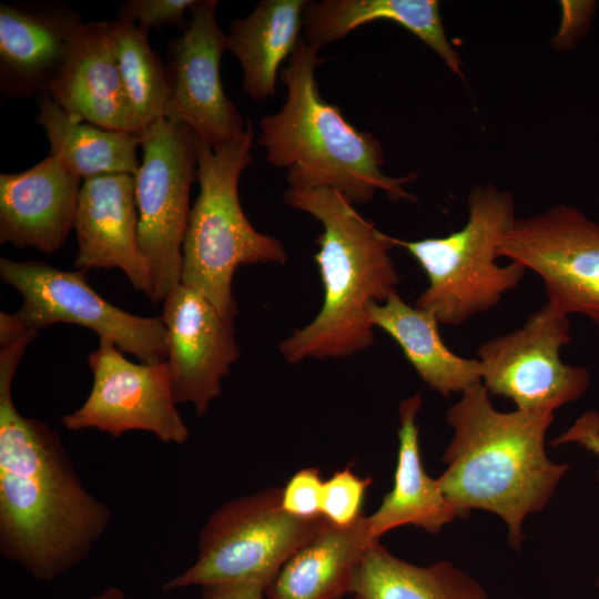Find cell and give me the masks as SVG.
I'll list each match as a JSON object with an SVG mask.
<instances>
[{
  "instance_id": "obj_25",
  "label": "cell",
  "mask_w": 599,
  "mask_h": 599,
  "mask_svg": "<svg viewBox=\"0 0 599 599\" xmlns=\"http://www.w3.org/2000/svg\"><path fill=\"white\" fill-rule=\"evenodd\" d=\"M352 592L359 599H487L483 588L449 561L415 566L379 542L359 564Z\"/></svg>"
},
{
  "instance_id": "obj_33",
  "label": "cell",
  "mask_w": 599,
  "mask_h": 599,
  "mask_svg": "<svg viewBox=\"0 0 599 599\" xmlns=\"http://www.w3.org/2000/svg\"><path fill=\"white\" fill-rule=\"evenodd\" d=\"M89 599H128L124 591L119 587L110 586Z\"/></svg>"
},
{
  "instance_id": "obj_17",
  "label": "cell",
  "mask_w": 599,
  "mask_h": 599,
  "mask_svg": "<svg viewBox=\"0 0 599 599\" xmlns=\"http://www.w3.org/2000/svg\"><path fill=\"white\" fill-rule=\"evenodd\" d=\"M81 177L49 154L33 167L0 174V243L47 254L73 229Z\"/></svg>"
},
{
  "instance_id": "obj_6",
  "label": "cell",
  "mask_w": 599,
  "mask_h": 599,
  "mask_svg": "<svg viewBox=\"0 0 599 599\" xmlns=\"http://www.w3.org/2000/svg\"><path fill=\"white\" fill-rule=\"evenodd\" d=\"M517 217L512 194L494 185H476L468 195V220L443 237L403 241L392 236L425 272L428 285L415 305L439 324L458 326L496 306L518 286L526 268L497 263L498 246Z\"/></svg>"
},
{
  "instance_id": "obj_31",
  "label": "cell",
  "mask_w": 599,
  "mask_h": 599,
  "mask_svg": "<svg viewBox=\"0 0 599 599\" xmlns=\"http://www.w3.org/2000/svg\"><path fill=\"white\" fill-rule=\"evenodd\" d=\"M567 441H578L599 457V414L593 410L585 413L554 444L558 445Z\"/></svg>"
},
{
  "instance_id": "obj_1",
  "label": "cell",
  "mask_w": 599,
  "mask_h": 599,
  "mask_svg": "<svg viewBox=\"0 0 599 599\" xmlns=\"http://www.w3.org/2000/svg\"><path fill=\"white\" fill-rule=\"evenodd\" d=\"M37 336L0 349V552L48 582L91 554L112 512L83 486L60 435L14 405L13 377Z\"/></svg>"
},
{
  "instance_id": "obj_4",
  "label": "cell",
  "mask_w": 599,
  "mask_h": 599,
  "mask_svg": "<svg viewBox=\"0 0 599 599\" xmlns=\"http://www.w3.org/2000/svg\"><path fill=\"white\" fill-rule=\"evenodd\" d=\"M317 52L302 38L280 71L285 102L258 122L257 142L267 162L286 169L292 189L328 187L352 204L368 203L378 191L393 201H415L404 187L415 173L384 174L379 140L351 124L337 105L321 95L315 71L324 59Z\"/></svg>"
},
{
  "instance_id": "obj_7",
  "label": "cell",
  "mask_w": 599,
  "mask_h": 599,
  "mask_svg": "<svg viewBox=\"0 0 599 599\" xmlns=\"http://www.w3.org/2000/svg\"><path fill=\"white\" fill-rule=\"evenodd\" d=\"M281 496L282 488H267L217 508L200 531L195 561L163 583V589L273 580L287 559L327 521L324 516L291 515L283 509Z\"/></svg>"
},
{
  "instance_id": "obj_24",
  "label": "cell",
  "mask_w": 599,
  "mask_h": 599,
  "mask_svg": "<svg viewBox=\"0 0 599 599\" xmlns=\"http://www.w3.org/2000/svg\"><path fill=\"white\" fill-rule=\"evenodd\" d=\"M38 108L35 122L45 131L49 154L74 175L85 180L103 174L134 176L138 173L140 135L77 121L48 94L38 95Z\"/></svg>"
},
{
  "instance_id": "obj_11",
  "label": "cell",
  "mask_w": 599,
  "mask_h": 599,
  "mask_svg": "<svg viewBox=\"0 0 599 599\" xmlns=\"http://www.w3.org/2000/svg\"><path fill=\"white\" fill-rule=\"evenodd\" d=\"M498 254L535 272L557 308L599 325V223L580 210L559 204L517 219Z\"/></svg>"
},
{
  "instance_id": "obj_35",
  "label": "cell",
  "mask_w": 599,
  "mask_h": 599,
  "mask_svg": "<svg viewBox=\"0 0 599 599\" xmlns=\"http://www.w3.org/2000/svg\"><path fill=\"white\" fill-rule=\"evenodd\" d=\"M356 599H359V598L356 597Z\"/></svg>"
},
{
  "instance_id": "obj_22",
  "label": "cell",
  "mask_w": 599,
  "mask_h": 599,
  "mask_svg": "<svg viewBox=\"0 0 599 599\" xmlns=\"http://www.w3.org/2000/svg\"><path fill=\"white\" fill-rule=\"evenodd\" d=\"M368 314L374 327L386 332L402 348L420 378L445 397L481 383L477 358L451 352L440 337L438 319L424 308L404 302L396 292L373 303Z\"/></svg>"
},
{
  "instance_id": "obj_2",
  "label": "cell",
  "mask_w": 599,
  "mask_h": 599,
  "mask_svg": "<svg viewBox=\"0 0 599 599\" xmlns=\"http://www.w3.org/2000/svg\"><path fill=\"white\" fill-rule=\"evenodd\" d=\"M446 419L454 435L443 456L448 467L437 478L446 499L460 517L473 509L498 515L519 549L525 517L547 505L568 470L546 455L554 414L499 412L479 383L448 408Z\"/></svg>"
},
{
  "instance_id": "obj_21",
  "label": "cell",
  "mask_w": 599,
  "mask_h": 599,
  "mask_svg": "<svg viewBox=\"0 0 599 599\" xmlns=\"http://www.w3.org/2000/svg\"><path fill=\"white\" fill-rule=\"evenodd\" d=\"M422 399L418 394L399 404L398 456L393 489L378 509L368 516L375 541L387 531L404 525L437 534L459 517L446 499L437 478L429 477L422 464L416 415Z\"/></svg>"
},
{
  "instance_id": "obj_5",
  "label": "cell",
  "mask_w": 599,
  "mask_h": 599,
  "mask_svg": "<svg viewBox=\"0 0 599 599\" xmlns=\"http://www.w3.org/2000/svg\"><path fill=\"white\" fill-rule=\"evenodd\" d=\"M254 138L250 120L243 136L222 146L213 149L199 138L200 192L191 207L182 247L181 283L201 292L231 321L237 314L232 293L236 268L286 262L282 242L256 231L240 203L238 180L253 161Z\"/></svg>"
},
{
  "instance_id": "obj_19",
  "label": "cell",
  "mask_w": 599,
  "mask_h": 599,
  "mask_svg": "<svg viewBox=\"0 0 599 599\" xmlns=\"http://www.w3.org/2000/svg\"><path fill=\"white\" fill-rule=\"evenodd\" d=\"M368 516L348 526L328 520L282 566L266 588L267 599H342L353 591L356 570L377 544Z\"/></svg>"
},
{
  "instance_id": "obj_8",
  "label": "cell",
  "mask_w": 599,
  "mask_h": 599,
  "mask_svg": "<svg viewBox=\"0 0 599 599\" xmlns=\"http://www.w3.org/2000/svg\"><path fill=\"white\" fill-rule=\"evenodd\" d=\"M140 136L143 154L134 175L138 242L150 272L145 295L159 303L181 283L190 191L197 179L199 136L189 125L164 118Z\"/></svg>"
},
{
  "instance_id": "obj_34",
  "label": "cell",
  "mask_w": 599,
  "mask_h": 599,
  "mask_svg": "<svg viewBox=\"0 0 599 599\" xmlns=\"http://www.w3.org/2000/svg\"><path fill=\"white\" fill-rule=\"evenodd\" d=\"M597 585L599 586V577H598V581H597Z\"/></svg>"
},
{
  "instance_id": "obj_14",
  "label": "cell",
  "mask_w": 599,
  "mask_h": 599,
  "mask_svg": "<svg viewBox=\"0 0 599 599\" xmlns=\"http://www.w3.org/2000/svg\"><path fill=\"white\" fill-rule=\"evenodd\" d=\"M171 388L175 404L192 403L204 416L221 395V380L240 356L234 321L197 290L180 283L163 301Z\"/></svg>"
},
{
  "instance_id": "obj_10",
  "label": "cell",
  "mask_w": 599,
  "mask_h": 599,
  "mask_svg": "<svg viewBox=\"0 0 599 599\" xmlns=\"http://www.w3.org/2000/svg\"><path fill=\"white\" fill-rule=\"evenodd\" d=\"M569 342V315L547 301L522 327L479 346L481 384L518 410L554 414L589 386L588 370L560 357Z\"/></svg>"
},
{
  "instance_id": "obj_20",
  "label": "cell",
  "mask_w": 599,
  "mask_h": 599,
  "mask_svg": "<svg viewBox=\"0 0 599 599\" xmlns=\"http://www.w3.org/2000/svg\"><path fill=\"white\" fill-rule=\"evenodd\" d=\"M376 20L402 26L432 49L453 72L461 75V60L448 41L436 0L307 1L303 39L319 50Z\"/></svg>"
},
{
  "instance_id": "obj_16",
  "label": "cell",
  "mask_w": 599,
  "mask_h": 599,
  "mask_svg": "<svg viewBox=\"0 0 599 599\" xmlns=\"http://www.w3.org/2000/svg\"><path fill=\"white\" fill-rule=\"evenodd\" d=\"M82 23L80 14L60 1L1 3L2 95L29 99L47 94Z\"/></svg>"
},
{
  "instance_id": "obj_3",
  "label": "cell",
  "mask_w": 599,
  "mask_h": 599,
  "mask_svg": "<svg viewBox=\"0 0 599 599\" xmlns=\"http://www.w3.org/2000/svg\"><path fill=\"white\" fill-rule=\"evenodd\" d=\"M284 201L323 225L315 262L324 298L315 318L280 343L288 364L305 358L348 357L374 342L368 308L383 303L399 283L390 256L392 236L363 217L343 195L328 187L287 189Z\"/></svg>"
},
{
  "instance_id": "obj_9",
  "label": "cell",
  "mask_w": 599,
  "mask_h": 599,
  "mask_svg": "<svg viewBox=\"0 0 599 599\" xmlns=\"http://www.w3.org/2000/svg\"><path fill=\"white\" fill-rule=\"evenodd\" d=\"M87 272L62 271L43 261L0 258L1 281L22 297L13 316L24 331L74 324L112 339L141 363H165L166 328L161 316H138L109 303L89 285Z\"/></svg>"
},
{
  "instance_id": "obj_30",
  "label": "cell",
  "mask_w": 599,
  "mask_h": 599,
  "mask_svg": "<svg viewBox=\"0 0 599 599\" xmlns=\"http://www.w3.org/2000/svg\"><path fill=\"white\" fill-rule=\"evenodd\" d=\"M271 581L266 578H256L205 585L201 587L202 599H264Z\"/></svg>"
},
{
  "instance_id": "obj_27",
  "label": "cell",
  "mask_w": 599,
  "mask_h": 599,
  "mask_svg": "<svg viewBox=\"0 0 599 599\" xmlns=\"http://www.w3.org/2000/svg\"><path fill=\"white\" fill-rule=\"evenodd\" d=\"M370 477H359L348 467L324 481L321 514L329 522L348 526L363 516L362 506Z\"/></svg>"
},
{
  "instance_id": "obj_23",
  "label": "cell",
  "mask_w": 599,
  "mask_h": 599,
  "mask_svg": "<svg viewBox=\"0 0 599 599\" xmlns=\"http://www.w3.org/2000/svg\"><path fill=\"white\" fill-rule=\"evenodd\" d=\"M305 0H262L231 22L227 51L238 60L245 93L255 101L275 95L283 62L301 41Z\"/></svg>"
},
{
  "instance_id": "obj_18",
  "label": "cell",
  "mask_w": 599,
  "mask_h": 599,
  "mask_svg": "<svg viewBox=\"0 0 599 599\" xmlns=\"http://www.w3.org/2000/svg\"><path fill=\"white\" fill-rule=\"evenodd\" d=\"M47 94L77 121L131 133L113 20L83 22L75 30Z\"/></svg>"
},
{
  "instance_id": "obj_29",
  "label": "cell",
  "mask_w": 599,
  "mask_h": 599,
  "mask_svg": "<svg viewBox=\"0 0 599 599\" xmlns=\"http://www.w3.org/2000/svg\"><path fill=\"white\" fill-rule=\"evenodd\" d=\"M324 481L317 468H303L282 488L281 505L291 515L302 518L322 516Z\"/></svg>"
},
{
  "instance_id": "obj_26",
  "label": "cell",
  "mask_w": 599,
  "mask_h": 599,
  "mask_svg": "<svg viewBox=\"0 0 599 599\" xmlns=\"http://www.w3.org/2000/svg\"><path fill=\"white\" fill-rule=\"evenodd\" d=\"M114 42L119 70L130 106V132L140 135L165 119L170 99L167 65L149 43V32L118 19Z\"/></svg>"
},
{
  "instance_id": "obj_32",
  "label": "cell",
  "mask_w": 599,
  "mask_h": 599,
  "mask_svg": "<svg viewBox=\"0 0 599 599\" xmlns=\"http://www.w3.org/2000/svg\"><path fill=\"white\" fill-rule=\"evenodd\" d=\"M30 332L24 331V328L17 322L13 314H8L4 312L0 313V345L1 347H6L11 344H14L16 342L20 341Z\"/></svg>"
},
{
  "instance_id": "obj_13",
  "label": "cell",
  "mask_w": 599,
  "mask_h": 599,
  "mask_svg": "<svg viewBox=\"0 0 599 599\" xmlns=\"http://www.w3.org/2000/svg\"><path fill=\"white\" fill-rule=\"evenodd\" d=\"M216 0H196L183 34L167 43L170 99L165 119L189 125L213 149L244 135L247 121L226 97L220 73L227 34Z\"/></svg>"
},
{
  "instance_id": "obj_15",
  "label": "cell",
  "mask_w": 599,
  "mask_h": 599,
  "mask_svg": "<svg viewBox=\"0 0 599 599\" xmlns=\"http://www.w3.org/2000/svg\"><path fill=\"white\" fill-rule=\"evenodd\" d=\"M135 181L130 174H103L81 185L73 229L78 270L120 268L134 290L146 293L149 266L138 242Z\"/></svg>"
},
{
  "instance_id": "obj_28",
  "label": "cell",
  "mask_w": 599,
  "mask_h": 599,
  "mask_svg": "<svg viewBox=\"0 0 599 599\" xmlns=\"http://www.w3.org/2000/svg\"><path fill=\"white\" fill-rule=\"evenodd\" d=\"M196 0H128L118 13V20L129 22L150 31L164 24L175 26L182 31L187 28L190 19L186 12Z\"/></svg>"
},
{
  "instance_id": "obj_12",
  "label": "cell",
  "mask_w": 599,
  "mask_h": 599,
  "mask_svg": "<svg viewBox=\"0 0 599 599\" xmlns=\"http://www.w3.org/2000/svg\"><path fill=\"white\" fill-rule=\"evenodd\" d=\"M93 383L85 402L61 418L72 432L95 428L121 437L152 433L162 443L182 445L190 429L176 409L166 363H133L108 337L88 357Z\"/></svg>"
}]
</instances>
